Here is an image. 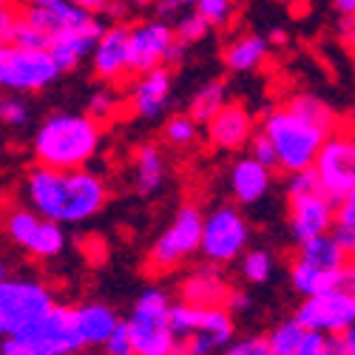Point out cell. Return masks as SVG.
I'll return each instance as SVG.
<instances>
[{"label": "cell", "instance_id": "cell-1", "mask_svg": "<svg viewBox=\"0 0 355 355\" xmlns=\"http://www.w3.org/2000/svg\"><path fill=\"white\" fill-rule=\"evenodd\" d=\"M23 193L28 208L57 225H80L94 219L108 202V185L88 168L57 171L35 165L26 173Z\"/></svg>", "mask_w": 355, "mask_h": 355}, {"label": "cell", "instance_id": "cell-2", "mask_svg": "<svg viewBox=\"0 0 355 355\" xmlns=\"http://www.w3.org/2000/svg\"><path fill=\"white\" fill-rule=\"evenodd\" d=\"M103 145V125L80 111H54L37 125L32 154L37 165L74 171L92 165Z\"/></svg>", "mask_w": 355, "mask_h": 355}, {"label": "cell", "instance_id": "cell-3", "mask_svg": "<svg viewBox=\"0 0 355 355\" xmlns=\"http://www.w3.org/2000/svg\"><path fill=\"white\" fill-rule=\"evenodd\" d=\"M261 134L270 139L273 154H276V168H282L284 173L310 168L318 148L330 131L302 116L299 111H293L287 103L276 105L264 114L261 120Z\"/></svg>", "mask_w": 355, "mask_h": 355}, {"label": "cell", "instance_id": "cell-4", "mask_svg": "<svg viewBox=\"0 0 355 355\" xmlns=\"http://www.w3.org/2000/svg\"><path fill=\"white\" fill-rule=\"evenodd\" d=\"M168 310H171V295L159 287H148L145 293L137 295L128 318L123 321L134 355H176L180 341H176L168 324Z\"/></svg>", "mask_w": 355, "mask_h": 355}, {"label": "cell", "instance_id": "cell-5", "mask_svg": "<svg viewBox=\"0 0 355 355\" xmlns=\"http://www.w3.org/2000/svg\"><path fill=\"white\" fill-rule=\"evenodd\" d=\"M168 324L176 341L199 355H216L236 336V321L225 307H193L180 302L171 304Z\"/></svg>", "mask_w": 355, "mask_h": 355}, {"label": "cell", "instance_id": "cell-6", "mask_svg": "<svg viewBox=\"0 0 355 355\" xmlns=\"http://www.w3.org/2000/svg\"><path fill=\"white\" fill-rule=\"evenodd\" d=\"M202 208L193 202H185L180 211L173 214L171 225L157 236L151 250H148L145 268L148 273H173L176 268H182L185 261H191L199 253V236H202Z\"/></svg>", "mask_w": 355, "mask_h": 355}, {"label": "cell", "instance_id": "cell-7", "mask_svg": "<svg viewBox=\"0 0 355 355\" xmlns=\"http://www.w3.org/2000/svg\"><path fill=\"white\" fill-rule=\"evenodd\" d=\"M60 77L46 49H26L0 40V92L6 94H40Z\"/></svg>", "mask_w": 355, "mask_h": 355}, {"label": "cell", "instance_id": "cell-8", "mask_svg": "<svg viewBox=\"0 0 355 355\" xmlns=\"http://www.w3.org/2000/svg\"><path fill=\"white\" fill-rule=\"evenodd\" d=\"M250 248V225L236 205H216L202 216L199 253L211 264H233Z\"/></svg>", "mask_w": 355, "mask_h": 355}, {"label": "cell", "instance_id": "cell-9", "mask_svg": "<svg viewBox=\"0 0 355 355\" xmlns=\"http://www.w3.org/2000/svg\"><path fill=\"white\" fill-rule=\"evenodd\" d=\"M310 168L318 180V188L336 205L355 196V139L352 134L341 128L330 131L324 137Z\"/></svg>", "mask_w": 355, "mask_h": 355}, {"label": "cell", "instance_id": "cell-10", "mask_svg": "<svg viewBox=\"0 0 355 355\" xmlns=\"http://www.w3.org/2000/svg\"><path fill=\"white\" fill-rule=\"evenodd\" d=\"M51 307L54 295L43 282L6 276L0 282V336H17Z\"/></svg>", "mask_w": 355, "mask_h": 355}, {"label": "cell", "instance_id": "cell-11", "mask_svg": "<svg viewBox=\"0 0 355 355\" xmlns=\"http://www.w3.org/2000/svg\"><path fill=\"white\" fill-rule=\"evenodd\" d=\"M6 236L23 248L26 253H32L35 259H54L60 256L66 248V233L63 225H57L51 219H43L32 208H15L3 219Z\"/></svg>", "mask_w": 355, "mask_h": 355}, {"label": "cell", "instance_id": "cell-12", "mask_svg": "<svg viewBox=\"0 0 355 355\" xmlns=\"http://www.w3.org/2000/svg\"><path fill=\"white\" fill-rule=\"evenodd\" d=\"M304 330L321 336H338L347 327H355V293L352 290H333L307 295L293 315Z\"/></svg>", "mask_w": 355, "mask_h": 355}, {"label": "cell", "instance_id": "cell-13", "mask_svg": "<svg viewBox=\"0 0 355 355\" xmlns=\"http://www.w3.org/2000/svg\"><path fill=\"white\" fill-rule=\"evenodd\" d=\"M17 338L28 341L43 355H71V352L83 349L77 327H74V310L66 304H57V302L46 315H40L35 324H28L26 330H20Z\"/></svg>", "mask_w": 355, "mask_h": 355}, {"label": "cell", "instance_id": "cell-14", "mask_svg": "<svg viewBox=\"0 0 355 355\" xmlns=\"http://www.w3.org/2000/svg\"><path fill=\"white\" fill-rule=\"evenodd\" d=\"M173 100V69L157 66L151 71L137 74V80L128 88V111L134 120L154 123L168 111Z\"/></svg>", "mask_w": 355, "mask_h": 355}, {"label": "cell", "instance_id": "cell-15", "mask_svg": "<svg viewBox=\"0 0 355 355\" xmlns=\"http://www.w3.org/2000/svg\"><path fill=\"white\" fill-rule=\"evenodd\" d=\"M173 40V26H168L162 17L128 26V74H142L162 66Z\"/></svg>", "mask_w": 355, "mask_h": 355}, {"label": "cell", "instance_id": "cell-16", "mask_svg": "<svg viewBox=\"0 0 355 355\" xmlns=\"http://www.w3.org/2000/svg\"><path fill=\"white\" fill-rule=\"evenodd\" d=\"M287 202H290L287 225H290V236H293L295 245L315 239V236H321V233H330L336 202L324 191H313V193L295 196V199H287Z\"/></svg>", "mask_w": 355, "mask_h": 355}, {"label": "cell", "instance_id": "cell-17", "mask_svg": "<svg viewBox=\"0 0 355 355\" xmlns=\"http://www.w3.org/2000/svg\"><path fill=\"white\" fill-rule=\"evenodd\" d=\"M92 71L103 83H116L128 74V26L123 20L105 23L94 49H92Z\"/></svg>", "mask_w": 355, "mask_h": 355}, {"label": "cell", "instance_id": "cell-18", "mask_svg": "<svg viewBox=\"0 0 355 355\" xmlns=\"http://www.w3.org/2000/svg\"><path fill=\"white\" fill-rule=\"evenodd\" d=\"M105 28V23L100 17H92L83 26H74V28H63V32H54L49 37V46L46 51L51 54L54 66L60 69V74L66 71H74L88 54H92L100 32Z\"/></svg>", "mask_w": 355, "mask_h": 355}, {"label": "cell", "instance_id": "cell-19", "mask_svg": "<svg viewBox=\"0 0 355 355\" xmlns=\"http://www.w3.org/2000/svg\"><path fill=\"white\" fill-rule=\"evenodd\" d=\"M208 139L214 148L219 151H227V154H236L248 148L253 131H256V123H253V114L248 111V105L242 103H225L208 123Z\"/></svg>", "mask_w": 355, "mask_h": 355}, {"label": "cell", "instance_id": "cell-20", "mask_svg": "<svg viewBox=\"0 0 355 355\" xmlns=\"http://www.w3.org/2000/svg\"><path fill=\"white\" fill-rule=\"evenodd\" d=\"M227 290L230 282L222 270V264H211V261H202L180 284L182 302L193 307H222Z\"/></svg>", "mask_w": 355, "mask_h": 355}, {"label": "cell", "instance_id": "cell-21", "mask_svg": "<svg viewBox=\"0 0 355 355\" xmlns=\"http://www.w3.org/2000/svg\"><path fill=\"white\" fill-rule=\"evenodd\" d=\"M28 23L40 32H46L49 37L54 32H63V28H74L88 23L94 15L83 12L80 6H74L71 0H26V6L17 9Z\"/></svg>", "mask_w": 355, "mask_h": 355}, {"label": "cell", "instance_id": "cell-22", "mask_svg": "<svg viewBox=\"0 0 355 355\" xmlns=\"http://www.w3.org/2000/svg\"><path fill=\"white\" fill-rule=\"evenodd\" d=\"M230 193L236 205L242 208H253L273 188V168H264L253 157H239L230 168Z\"/></svg>", "mask_w": 355, "mask_h": 355}, {"label": "cell", "instance_id": "cell-23", "mask_svg": "<svg viewBox=\"0 0 355 355\" xmlns=\"http://www.w3.org/2000/svg\"><path fill=\"white\" fill-rule=\"evenodd\" d=\"M290 284L299 295H318V293H333V290H352L355 287V268L352 261L344 264L341 270H318L310 264L295 259L290 264Z\"/></svg>", "mask_w": 355, "mask_h": 355}, {"label": "cell", "instance_id": "cell-24", "mask_svg": "<svg viewBox=\"0 0 355 355\" xmlns=\"http://www.w3.org/2000/svg\"><path fill=\"white\" fill-rule=\"evenodd\" d=\"M71 310H74V327H77L83 349L85 347H103L105 338L114 333V327L123 321L114 313V307H108L103 302H88V304H80Z\"/></svg>", "mask_w": 355, "mask_h": 355}, {"label": "cell", "instance_id": "cell-25", "mask_svg": "<svg viewBox=\"0 0 355 355\" xmlns=\"http://www.w3.org/2000/svg\"><path fill=\"white\" fill-rule=\"evenodd\" d=\"M168 180V159L157 142H142L134 151V185L139 196H154Z\"/></svg>", "mask_w": 355, "mask_h": 355}, {"label": "cell", "instance_id": "cell-26", "mask_svg": "<svg viewBox=\"0 0 355 355\" xmlns=\"http://www.w3.org/2000/svg\"><path fill=\"white\" fill-rule=\"evenodd\" d=\"M268 54H270V43L264 40L261 35H239L233 37L225 51H222V63L227 66V71H236V74H248V71H256L268 63Z\"/></svg>", "mask_w": 355, "mask_h": 355}, {"label": "cell", "instance_id": "cell-27", "mask_svg": "<svg viewBox=\"0 0 355 355\" xmlns=\"http://www.w3.org/2000/svg\"><path fill=\"white\" fill-rule=\"evenodd\" d=\"M299 261L310 264L318 270H341L344 264H349V253L341 250V245L333 239L330 233H321L315 239H307L299 245Z\"/></svg>", "mask_w": 355, "mask_h": 355}, {"label": "cell", "instance_id": "cell-28", "mask_svg": "<svg viewBox=\"0 0 355 355\" xmlns=\"http://www.w3.org/2000/svg\"><path fill=\"white\" fill-rule=\"evenodd\" d=\"M225 103H227V85H225V80H208V83L199 85L193 92L191 105H188V116L196 125H205Z\"/></svg>", "mask_w": 355, "mask_h": 355}, {"label": "cell", "instance_id": "cell-29", "mask_svg": "<svg viewBox=\"0 0 355 355\" xmlns=\"http://www.w3.org/2000/svg\"><path fill=\"white\" fill-rule=\"evenodd\" d=\"M287 105H290L293 111H299L302 116H307V120L324 125L327 131H336V128H338V114L330 108L327 100H321V97H315V94H307V92L293 94V97L287 100Z\"/></svg>", "mask_w": 355, "mask_h": 355}, {"label": "cell", "instance_id": "cell-30", "mask_svg": "<svg viewBox=\"0 0 355 355\" xmlns=\"http://www.w3.org/2000/svg\"><path fill=\"white\" fill-rule=\"evenodd\" d=\"M239 273L248 284H264L270 282L273 270H276V256L264 248H253V250H245L239 259Z\"/></svg>", "mask_w": 355, "mask_h": 355}, {"label": "cell", "instance_id": "cell-31", "mask_svg": "<svg viewBox=\"0 0 355 355\" xmlns=\"http://www.w3.org/2000/svg\"><path fill=\"white\" fill-rule=\"evenodd\" d=\"M330 236L341 245L344 253L352 256V250H355V196H349V199H344V202L336 205Z\"/></svg>", "mask_w": 355, "mask_h": 355}, {"label": "cell", "instance_id": "cell-32", "mask_svg": "<svg viewBox=\"0 0 355 355\" xmlns=\"http://www.w3.org/2000/svg\"><path fill=\"white\" fill-rule=\"evenodd\" d=\"M3 40L15 43V46H26V49H46L49 46V35L40 32V28H35L17 9H15V15H12L9 26H6V32H3Z\"/></svg>", "mask_w": 355, "mask_h": 355}, {"label": "cell", "instance_id": "cell-33", "mask_svg": "<svg viewBox=\"0 0 355 355\" xmlns=\"http://www.w3.org/2000/svg\"><path fill=\"white\" fill-rule=\"evenodd\" d=\"M304 327L295 318H287V321H282L279 327H273V333L270 336H264L268 338V349H270V355H293L295 352V347L302 344V338H304Z\"/></svg>", "mask_w": 355, "mask_h": 355}, {"label": "cell", "instance_id": "cell-34", "mask_svg": "<svg viewBox=\"0 0 355 355\" xmlns=\"http://www.w3.org/2000/svg\"><path fill=\"white\" fill-rule=\"evenodd\" d=\"M162 137L173 148H191L196 142V137H199V125L191 120L188 114H173L162 125Z\"/></svg>", "mask_w": 355, "mask_h": 355}, {"label": "cell", "instance_id": "cell-35", "mask_svg": "<svg viewBox=\"0 0 355 355\" xmlns=\"http://www.w3.org/2000/svg\"><path fill=\"white\" fill-rule=\"evenodd\" d=\"M0 123L9 128H26L32 123V105L23 100V94L0 97Z\"/></svg>", "mask_w": 355, "mask_h": 355}, {"label": "cell", "instance_id": "cell-36", "mask_svg": "<svg viewBox=\"0 0 355 355\" xmlns=\"http://www.w3.org/2000/svg\"><path fill=\"white\" fill-rule=\"evenodd\" d=\"M211 35V26L205 23L196 12H188V15H182L180 20H176V26H173V37L180 40L182 46H193V43H202L205 37Z\"/></svg>", "mask_w": 355, "mask_h": 355}, {"label": "cell", "instance_id": "cell-37", "mask_svg": "<svg viewBox=\"0 0 355 355\" xmlns=\"http://www.w3.org/2000/svg\"><path fill=\"white\" fill-rule=\"evenodd\" d=\"M193 12L214 28V26H227L230 23V17L236 12V3L233 0H196Z\"/></svg>", "mask_w": 355, "mask_h": 355}, {"label": "cell", "instance_id": "cell-38", "mask_svg": "<svg viewBox=\"0 0 355 355\" xmlns=\"http://www.w3.org/2000/svg\"><path fill=\"white\" fill-rule=\"evenodd\" d=\"M216 355H270L268 338L264 336H245V338H230Z\"/></svg>", "mask_w": 355, "mask_h": 355}, {"label": "cell", "instance_id": "cell-39", "mask_svg": "<svg viewBox=\"0 0 355 355\" xmlns=\"http://www.w3.org/2000/svg\"><path fill=\"white\" fill-rule=\"evenodd\" d=\"M116 108H120V97H116L114 92H108V88H103V92L92 94V100H88V116L97 123H105L111 120V116L116 114Z\"/></svg>", "mask_w": 355, "mask_h": 355}, {"label": "cell", "instance_id": "cell-40", "mask_svg": "<svg viewBox=\"0 0 355 355\" xmlns=\"http://www.w3.org/2000/svg\"><path fill=\"white\" fill-rule=\"evenodd\" d=\"M313 191H321V188H318V180H315V173H313V168H302V171L287 173V185H284L287 199L304 196V193H313Z\"/></svg>", "mask_w": 355, "mask_h": 355}, {"label": "cell", "instance_id": "cell-41", "mask_svg": "<svg viewBox=\"0 0 355 355\" xmlns=\"http://www.w3.org/2000/svg\"><path fill=\"white\" fill-rule=\"evenodd\" d=\"M248 148H250V154H248V157H253V159H256V162H261L264 168H276V154H273V145H270V139L264 137L261 131H253V137H250Z\"/></svg>", "mask_w": 355, "mask_h": 355}, {"label": "cell", "instance_id": "cell-42", "mask_svg": "<svg viewBox=\"0 0 355 355\" xmlns=\"http://www.w3.org/2000/svg\"><path fill=\"white\" fill-rule=\"evenodd\" d=\"M103 349V355H134V349H131V338H128V330H125V324L120 321L114 327V333L105 338V344L100 347Z\"/></svg>", "mask_w": 355, "mask_h": 355}, {"label": "cell", "instance_id": "cell-43", "mask_svg": "<svg viewBox=\"0 0 355 355\" xmlns=\"http://www.w3.org/2000/svg\"><path fill=\"white\" fill-rule=\"evenodd\" d=\"M222 307H225L230 315H242V313L250 310V295H248L245 290H239V287H230L227 295H225V302H222Z\"/></svg>", "mask_w": 355, "mask_h": 355}, {"label": "cell", "instance_id": "cell-44", "mask_svg": "<svg viewBox=\"0 0 355 355\" xmlns=\"http://www.w3.org/2000/svg\"><path fill=\"white\" fill-rule=\"evenodd\" d=\"M324 349H327V336L307 330V333H304V338H302V344L295 347V352H293V355H324Z\"/></svg>", "mask_w": 355, "mask_h": 355}, {"label": "cell", "instance_id": "cell-45", "mask_svg": "<svg viewBox=\"0 0 355 355\" xmlns=\"http://www.w3.org/2000/svg\"><path fill=\"white\" fill-rule=\"evenodd\" d=\"M0 349H3L6 355H43L40 349H35L32 344L23 341V338H17V336H6L3 344H0Z\"/></svg>", "mask_w": 355, "mask_h": 355}, {"label": "cell", "instance_id": "cell-46", "mask_svg": "<svg viewBox=\"0 0 355 355\" xmlns=\"http://www.w3.org/2000/svg\"><path fill=\"white\" fill-rule=\"evenodd\" d=\"M193 3H196V0H159L157 12H159V17L165 20V17H171V15H180L182 9H193Z\"/></svg>", "mask_w": 355, "mask_h": 355}, {"label": "cell", "instance_id": "cell-47", "mask_svg": "<svg viewBox=\"0 0 355 355\" xmlns=\"http://www.w3.org/2000/svg\"><path fill=\"white\" fill-rule=\"evenodd\" d=\"M185 51H188V46H182L180 40H173V43L168 46V51H165V63H162V66H168V69L180 66V63L185 60Z\"/></svg>", "mask_w": 355, "mask_h": 355}, {"label": "cell", "instance_id": "cell-48", "mask_svg": "<svg viewBox=\"0 0 355 355\" xmlns=\"http://www.w3.org/2000/svg\"><path fill=\"white\" fill-rule=\"evenodd\" d=\"M74 6H80L83 12H88V15H94V17H100V15H105L108 12V6H111V0H71Z\"/></svg>", "mask_w": 355, "mask_h": 355}, {"label": "cell", "instance_id": "cell-49", "mask_svg": "<svg viewBox=\"0 0 355 355\" xmlns=\"http://www.w3.org/2000/svg\"><path fill=\"white\" fill-rule=\"evenodd\" d=\"M15 15V6H12V0H0V40H3V32H6V26Z\"/></svg>", "mask_w": 355, "mask_h": 355}, {"label": "cell", "instance_id": "cell-50", "mask_svg": "<svg viewBox=\"0 0 355 355\" xmlns=\"http://www.w3.org/2000/svg\"><path fill=\"white\" fill-rule=\"evenodd\" d=\"M336 32H338V37L344 35V40H347V43H352V15H347V17H338Z\"/></svg>", "mask_w": 355, "mask_h": 355}, {"label": "cell", "instance_id": "cell-51", "mask_svg": "<svg viewBox=\"0 0 355 355\" xmlns=\"http://www.w3.org/2000/svg\"><path fill=\"white\" fill-rule=\"evenodd\" d=\"M324 355H352V352H347V349L341 347L338 336H327V349H324Z\"/></svg>", "mask_w": 355, "mask_h": 355}, {"label": "cell", "instance_id": "cell-52", "mask_svg": "<svg viewBox=\"0 0 355 355\" xmlns=\"http://www.w3.org/2000/svg\"><path fill=\"white\" fill-rule=\"evenodd\" d=\"M333 9L338 12V17L355 15V0H333Z\"/></svg>", "mask_w": 355, "mask_h": 355}, {"label": "cell", "instance_id": "cell-53", "mask_svg": "<svg viewBox=\"0 0 355 355\" xmlns=\"http://www.w3.org/2000/svg\"><path fill=\"white\" fill-rule=\"evenodd\" d=\"M270 40H273V43H279V46H284V43H287V32H284V28H273Z\"/></svg>", "mask_w": 355, "mask_h": 355}, {"label": "cell", "instance_id": "cell-54", "mask_svg": "<svg viewBox=\"0 0 355 355\" xmlns=\"http://www.w3.org/2000/svg\"><path fill=\"white\" fill-rule=\"evenodd\" d=\"M176 355H199V352H193L191 347H185V344H180V349H176Z\"/></svg>", "mask_w": 355, "mask_h": 355}, {"label": "cell", "instance_id": "cell-55", "mask_svg": "<svg viewBox=\"0 0 355 355\" xmlns=\"http://www.w3.org/2000/svg\"><path fill=\"white\" fill-rule=\"evenodd\" d=\"M6 276H9V268H6V264H3V261H0V282H3Z\"/></svg>", "mask_w": 355, "mask_h": 355}, {"label": "cell", "instance_id": "cell-56", "mask_svg": "<svg viewBox=\"0 0 355 355\" xmlns=\"http://www.w3.org/2000/svg\"><path fill=\"white\" fill-rule=\"evenodd\" d=\"M71 355H85V352H83V349H80V352H71Z\"/></svg>", "mask_w": 355, "mask_h": 355}, {"label": "cell", "instance_id": "cell-57", "mask_svg": "<svg viewBox=\"0 0 355 355\" xmlns=\"http://www.w3.org/2000/svg\"><path fill=\"white\" fill-rule=\"evenodd\" d=\"M0 355H6V352H3V349H0Z\"/></svg>", "mask_w": 355, "mask_h": 355}]
</instances>
